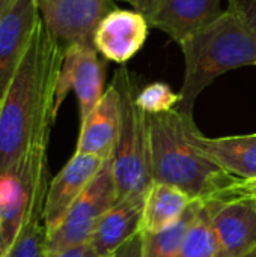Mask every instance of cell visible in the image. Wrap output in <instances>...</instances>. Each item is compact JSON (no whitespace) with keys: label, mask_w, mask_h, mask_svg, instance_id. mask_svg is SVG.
Listing matches in <instances>:
<instances>
[{"label":"cell","mask_w":256,"mask_h":257,"mask_svg":"<svg viewBox=\"0 0 256 257\" xmlns=\"http://www.w3.org/2000/svg\"><path fill=\"white\" fill-rule=\"evenodd\" d=\"M63 53L39 17L24 57L0 101V175L48 146Z\"/></svg>","instance_id":"6da1fadb"},{"label":"cell","mask_w":256,"mask_h":257,"mask_svg":"<svg viewBox=\"0 0 256 257\" xmlns=\"http://www.w3.org/2000/svg\"><path fill=\"white\" fill-rule=\"evenodd\" d=\"M151 136L152 181L174 185L193 200L217 199L240 182L208 158L192 140L193 116L174 108L148 114Z\"/></svg>","instance_id":"7a4b0ae2"},{"label":"cell","mask_w":256,"mask_h":257,"mask_svg":"<svg viewBox=\"0 0 256 257\" xmlns=\"http://www.w3.org/2000/svg\"><path fill=\"white\" fill-rule=\"evenodd\" d=\"M184 78L177 110L193 116L199 95L220 75L256 66V33L234 11L228 9L213 23L180 42Z\"/></svg>","instance_id":"3957f363"},{"label":"cell","mask_w":256,"mask_h":257,"mask_svg":"<svg viewBox=\"0 0 256 257\" xmlns=\"http://www.w3.org/2000/svg\"><path fill=\"white\" fill-rule=\"evenodd\" d=\"M112 83L116 86L121 99L119 134L112 155L119 200L133 194H145L152 184L151 136L148 113L136 102L140 90L136 77L127 68H119Z\"/></svg>","instance_id":"277c9868"},{"label":"cell","mask_w":256,"mask_h":257,"mask_svg":"<svg viewBox=\"0 0 256 257\" xmlns=\"http://www.w3.org/2000/svg\"><path fill=\"white\" fill-rule=\"evenodd\" d=\"M47 190V148L0 175V257L8 256L27 221L44 211Z\"/></svg>","instance_id":"5b68a950"},{"label":"cell","mask_w":256,"mask_h":257,"mask_svg":"<svg viewBox=\"0 0 256 257\" xmlns=\"http://www.w3.org/2000/svg\"><path fill=\"white\" fill-rule=\"evenodd\" d=\"M118 202L112 157L107 158L94 181L75 200L60 226L48 236V253L54 256L89 242L98 221Z\"/></svg>","instance_id":"8992f818"},{"label":"cell","mask_w":256,"mask_h":257,"mask_svg":"<svg viewBox=\"0 0 256 257\" xmlns=\"http://www.w3.org/2000/svg\"><path fill=\"white\" fill-rule=\"evenodd\" d=\"M38 9L47 30L65 50L94 45L97 27L115 6L113 0H38Z\"/></svg>","instance_id":"52a82bcc"},{"label":"cell","mask_w":256,"mask_h":257,"mask_svg":"<svg viewBox=\"0 0 256 257\" xmlns=\"http://www.w3.org/2000/svg\"><path fill=\"white\" fill-rule=\"evenodd\" d=\"M104 75L106 65L94 45H71L65 48L56 87V116L68 92L74 90L78 101L80 122L84 120L106 92Z\"/></svg>","instance_id":"ba28073f"},{"label":"cell","mask_w":256,"mask_h":257,"mask_svg":"<svg viewBox=\"0 0 256 257\" xmlns=\"http://www.w3.org/2000/svg\"><path fill=\"white\" fill-rule=\"evenodd\" d=\"M211 227L217 257H247L256 251V200L213 199Z\"/></svg>","instance_id":"9c48e42d"},{"label":"cell","mask_w":256,"mask_h":257,"mask_svg":"<svg viewBox=\"0 0 256 257\" xmlns=\"http://www.w3.org/2000/svg\"><path fill=\"white\" fill-rule=\"evenodd\" d=\"M106 160L95 155L75 152L56 175V178L48 184L42 211L48 236L60 226L75 200L94 181Z\"/></svg>","instance_id":"30bf717a"},{"label":"cell","mask_w":256,"mask_h":257,"mask_svg":"<svg viewBox=\"0 0 256 257\" xmlns=\"http://www.w3.org/2000/svg\"><path fill=\"white\" fill-rule=\"evenodd\" d=\"M148 33L149 23L140 12L115 8L97 27L94 47L104 59L124 65L143 48Z\"/></svg>","instance_id":"8fae6325"},{"label":"cell","mask_w":256,"mask_h":257,"mask_svg":"<svg viewBox=\"0 0 256 257\" xmlns=\"http://www.w3.org/2000/svg\"><path fill=\"white\" fill-rule=\"evenodd\" d=\"M38 0H14L0 23V101L5 96L39 20Z\"/></svg>","instance_id":"7c38bea8"},{"label":"cell","mask_w":256,"mask_h":257,"mask_svg":"<svg viewBox=\"0 0 256 257\" xmlns=\"http://www.w3.org/2000/svg\"><path fill=\"white\" fill-rule=\"evenodd\" d=\"M121 123V99L113 83L106 89L98 104L80 122L77 154L95 155L103 160L113 155Z\"/></svg>","instance_id":"4fadbf2b"},{"label":"cell","mask_w":256,"mask_h":257,"mask_svg":"<svg viewBox=\"0 0 256 257\" xmlns=\"http://www.w3.org/2000/svg\"><path fill=\"white\" fill-rule=\"evenodd\" d=\"M145 194H133L119 199L98 221L89 239V245L98 256H112L125 242L142 232Z\"/></svg>","instance_id":"5bb4252c"},{"label":"cell","mask_w":256,"mask_h":257,"mask_svg":"<svg viewBox=\"0 0 256 257\" xmlns=\"http://www.w3.org/2000/svg\"><path fill=\"white\" fill-rule=\"evenodd\" d=\"M190 137L228 175L240 181L256 179V134L211 139L205 137L196 123H193Z\"/></svg>","instance_id":"9a60e30c"},{"label":"cell","mask_w":256,"mask_h":257,"mask_svg":"<svg viewBox=\"0 0 256 257\" xmlns=\"http://www.w3.org/2000/svg\"><path fill=\"white\" fill-rule=\"evenodd\" d=\"M220 5L222 0H164L149 26L180 44L220 17Z\"/></svg>","instance_id":"2e32d148"},{"label":"cell","mask_w":256,"mask_h":257,"mask_svg":"<svg viewBox=\"0 0 256 257\" xmlns=\"http://www.w3.org/2000/svg\"><path fill=\"white\" fill-rule=\"evenodd\" d=\"M193 202L183 190L152 181L145 194L142 233H158L170 227L184 215Z\"/></svg>","instance_id":"e0dca14e"},{"label":"cell","mask_w":256,"mask_h":257,"mask_svg":"<svg viewBox=\"0 0 256 257\" xmlns=\"http://www.w3.org/2000/svg\"><path fill=\"white\" fill-rule=\"evenodd\" d=\"M204 200H195L184 215L170 227L158 233H143V257H178L186 233L201 209Z\"/></svg>","instance_id":"ac0fdd59"},{"label":"cell","mask_w":256,"mask_h":257,"mask_svg":"<svg viewBox=\"0 0 256 257\" xmlns=\"http://www.w3.org/2000/svg\"><path fill=\"white\" fill-rule=\"evenodd\" d=\"M214 200H204L183 241L178 257H217V245L211 227Z\"/></svg>","instance_id":"d6986e66"},{"label":"cell","mask_w":256,"mask_h":257,"mask_svg":"<svg viewBox=\"0 0 256 257\" xmlns=\"http://www.w3.org/2000/svg\"><path fill=\"white\" fill-rule=\"evenodd\" d=\"M6 257H50L48 232L44 224L42 212L27 221Z\"/></svg>","instance_id":"ffe728a7"},{"label":"cell","mask_w":256,"mask_h":257,"mask_svg":"<svg viewBox=\"0 0 256 257\" xmlns=\"http://www.w3.org/2000/svg\"><path fill=\"white\" fill-rule=\"evenodd\" d=\"M137 105L148 114H160L177 108L180 93L174 92L169 84L157 81L142 87L136 96Z\"/></svg>","instance_id":"44dd1931"},{"label":"cell","mask_w":256,"mask_h":257,"mask_svg":"<svg viewBox=\"0 0 256 257\" xmlns=\"http://www.w3.org/2000/svg\"><path fill=\"white\" fill-rule=\"evenodd\" d=\"M235 197H243V199H253L256 200V179L250 181H240L226 191H223L217 199L225 200V199H235Z\"/></svg>","instance_id":"7402d4cb"},{"label":"cell","mask_w":256,"mask_h":257,"mask_svg":"<svg viewBox=\"0 0 256 257\" xmlns=\"http://www.w3.org/2000/svg\"><path fill=\"white\" fill-rule=\"evenodd\" d=\"M229 9L238 14L256 33V0H229Z\"/></svg>","instance_id":"603a6c76"},{"label":"cell","mask_w":256,"mask_h":257,"mask_svg":"<svg viewBox=\"0 0 256 257\" xmlns=\"http://www.w3.org/2000/svg\"><path fill=\"white\" fill-rule=\"evenodd\" d=\"M109 257H143V233H137Z\"/></svg>","instance_id":"cb8c5ba5"},{"label":"cell","mask_w":256,"mask_h":257,"mask_svg":"<svg viewBox=\"0 0 256 257\" xmlns=\"http://www.w3.org/2000/svg\"><path fill=\"white\" fill-rule=\"evenodd\" d=\"M124 2L130 3L134 8V11L140 12L149 23L154 18V15L158 12L164 0H124Z\"/></svg>","instance_id":"d4e9b609"},{"label":"cell","mask_w":256,"mask_h":257,"mask_svg":"<svg viewBox=\"0 0 256 257\" xmlns=\"http://www.w3.org/2000/svg\"><path fill=\"white\" fill-rule=\"evenodd\" d=\"M50 257H100L94 248L89 245V242L86 244H81V245H77V247H72V248H68L65 251H60L54 256Z\"/></svg>","instance_id":"484cf974"},{"label":"cell","mask_w":256,"mask_h":257,"mask_svg":"<svg viewBox=\"0 0 256 257\" xmlns=\"http://www.w3.org/2000/svg\"><path fill=\"white\" fill-rule=\"evenodd\" d=\"M12 2H14V0H0V23H2L3 15L6 14V11L9 9V6H11Z\"/></svg>","instance_id":"4316f807"},{"label":"cell","mask_w":256,"mask_h":257,"mask_svg":"<svg viewBox=\"0 0 256 257\" xmlns=\"http://www.w3.org/2000/svg\"><path fill=\"white\" fill-rule=\"evenodd\" d=\"M247 257H256V253H253V254H250V256H247Z\"/></svg>","instance_id":"83f0119b"},{"label":"cell","mask_w":256,"mask_h":257,"mask_svg":"<svg viewBox=\"0 0 256 257\" xmlns=\"http://www.w3.org/2000/svg\"><path fill=\"white\" fill-rule=\"evenodd\" d=\"M255 253H256V251H255Z\"/></svg>","instance_id":"f1b7e54d"}]
</instances>
